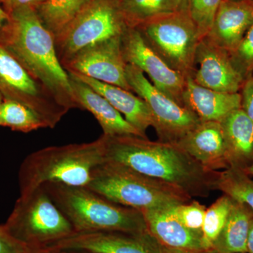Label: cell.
<instances>
[{
    "label": "cell",
    "instance_id": "25",
    "mask_svg": "<svg viewBox=\"0 0 253 253\" xmlns=\"http://www.w3.org/2000/svg\"><path fill=\"white\" fill-rule=\"evenodd\" d=\"M0 126L24 133L47 128L33 110L21 103L7 99L3 100L0 108Z\"/></svg>",
    "mask_w": 253,
    "mask_h": 253
},
{
    "label": "cell",
    "instance_id": "27",
    "mask_svg": "<svg viewBox=\"0 0 253 253\" xmlns=\"http://www.w3.org/2000/svg\"><path fill=\"white\" fill-rule=\"evenodd\" d=\"M232 203L233 199L224 194L206 209L202 229L205 251H212L213 244L225 224Z\"/></svg>",
    "mask_w": 253,
    "mask_h": 253
},
{
    "label": "cell",
    "instance_id": "3",
    "mask_svg": "<svg viewBox=\"0 0 253 253\" xmlns=\"http://www.w3.org/2000/svg\"><path fill=\"white\" fill-rule=\"evenodd\" d=\"M105 161L104 134L91 142L39 150L26 158L20 168V195L47 183L87 186L95 168Z\"/></svg>",
    "mask_w": 253,
    "mask_h": 253
},
{
    "label": "cell",
    "instance_id": "42",
    "mask_svg": "<svg viewBox=\"0 0 253 253\" xmlns=\"http://www.w3.org/2000/svg\"></svg>",
    "mask_w": 253,
    "mask_h": 253
},
{
    "label": "cell",
    "instance_id": "14",
    "mask_svg": "<svg viewBox=\"0 0 253 253\" xmlns=\"http://www.w3.org/2000/svg\"><path fill=\"white\" fill-rule=\"evenodd\" d=\"M199 85L227 93H240L245 80L231 61L230 54L206 38L200 41L191 76Z\"/></svg>",
    "mask_w": 253,
    "mask_h": 253
},
{
    "label": "cell",
    "instance_id": "36",
    "mask_svg": "<svg viewBox=\"0 0 253 253\" xmlns=\"http://www.w3.org/2000/svg\"><path fill=\"white\" fill-rule=\"evenodd\" d=\"M8 19H9V14L0 6V30L4 26Z\"/></svg>",
    "mask_w": 253,
    "mask_h": 253
},
{
    "label": "cell",
    "instance_id": "32",
    "mask_svg": "<svg viewBox=\"0 0 253 253\" xmlns=\"http://www.w3.org/2000/svg\"><path fill=\"white\" fill-rule=\"evenodd\" d=\"M240 94L241 109L253 123V76L245 81Z\"/></svg>",
    "mask_w": 253,
    "mask_h": 253
},
{
    "label": "cell",
    "instance_id": "26",
    "mask_svg": "<svg viewBox=\"0 0 253 253\" xmlns=\"http://www.w3.org/2000/svg\"><path fill=\"white\" fill-rule=\"evenodd\" d=\"M216 190L253 210V179L244 171L234 168L221 171Z\"/></svg>",
    "mask_w": 253,
    "mask_h": 253
},
{
    "label": "cell",
    "instance_id": "11",
    "mask_svg": "<svg viewBox=\"0 0 253 253\" xmlns=\"http://www.w3.org/2000/svg\"><path fill=\"white\" fill-rule=\"evenodd\" d=\"M52 251L90 253H162L161 246L148 231H104L74 232L56 242L42 246Z\"/></svg>",
    "mask_w": 253,
    "mask_h": 253
},
{
    "label": "cell",
    "instance_id": "13",
    "mask_svg": "<svg viewBox=\"0 0 253 253\" xmlns=\"http://www.w3.org/2000/svg\"><path fill=\"white\" fill-rule=\"evenodd\" d=\"M121 44L126 63L139 68L147 75L156 88L183 106L186 78L169 67L150 47L136 28L126 27Z\"/></svg>",
    "mask_w": 253,
    "mask_h": 253
},
{
    "label": "cell",
    "instance_id": "7",
    "mask_svg": "<svg viewBox=\"0 0 253 253\" xmlns=\"http://www.w3.org/2000/svg\"><path fill=\"white\" fill-rule=\"evenodd\" d=\"M136 29L169 67L186 78L191 76L196 49L202 38L188 12L162 15Z\"/></svg>",
    "mask_w": 253,
    "mask_h": 253
},
{
    "label": "cell",
    "instance_id": "9",
    "mask_svg": "<svg viewBox=\"0 0 253 253\" xmlns=\"http://www.w3.org/2000/svg\"><path fill=\"white\" fill-rule=\"evenodd\" d=\"M126 78L131 91L147 105L159 141L176 144L201 122L189 109L156 88L139 68L126 65Z\"/></svg>",
    "mask_w": 253,
    "mask_h": 253
},
{
    "label": "cell",
    "instance_id": "18",
    "mask_svg": "<svg viewBox=\"0 0 253 253\" xmlns=\"http://www.w3.org/2000/svg\"><path fill=\"white\" fill-rule=\"evenodd\" d=\"M182 101L183 106L196 115L201 122H221L229 113L241 108L240 93L208 89L196 84L191 76L186 78Z\"/></svg>",
    "mask_w": 253,
    "mask_h": 253
},
{
    "label": "cell",
    "instance_id": "41",
    "mask_svg": "<svg viewBox=\"0 0 253 253\" xmlns=\"http://www.w3.org/2000/svg\"><path fill=\"white\" fill-rule=\"evenodd\" d=\"M3 100H4V96L1 94V93L0 92V108H1V104H2Z\"/></svg>",
    "mask_w": 253,
    "mask_h": 253
},
{
    "label": "cell",
    "instance_id": "6",
    "mask_svg": "<svg viewBox=\"0 0 253 253\" xmlns=\"http://www.w3.org/2000/svg\"><path fill=\"white\" fill-rule=\"evenodd\" d=\"M4 226L11 236L29 248L52 244L75 232L42 186L20 195Z\"/></svg>",
    "mask_w": 253,
    "mask_h": 253
},
{
    "label": "cell",
    "instance_id": "19",
    "mask_svg": "<svg viewBox=\"0 0 253 253\" xmlns=\"http://www.w3.org/2000/svg\"><path fill=\"white\" fill-rule=\"evenodd\" d=\"M229 168L245 171L253 164V123L240 108L221 121Z\"/></svg>",
    "mask_w": 253,
    "mask_h": 253
},
{
    "label": "cell",
    "instance_id": "4",
    "mask_svg": "<svg viewBox=\"0 0 253 253\" xmlns=\"http://www.w3.org/2000/svg\"><path fill=\"white\" fill-rule=\"evenodd\" d=\"M75 232H146L140 211L115 204L86 186L47 183L42 185Z\"/></svg>",
    "mask_w": 253,
    "mask_h": 253
},
{
    "label": "cell",
    "instance_id": "39",
    "mask_svg": "<svg viewBox=\"0 0 253 253\" xmlns=\"http://www.w3.org/2000/svg\"><path fill=\"white\" fill-rule=\"evenodd\" d=\"M54 252L56 253H90L88 252H84V251H54Z\"/></svg>",
    "mask_w": 253,
    "mask_h": 253
},
{
    "label": "cell",
    "instance_id": "31",
    "mask_svg": "<svg viewBox=\"0 0 253 253\" xmlns=\"http://www.w3.org/2000/svg\"><path fill=\"white\" fill-rule=\"evenodd\" d=\"M31 248L20 242L0 225V253H30Z\"/></svg>",
    "mask_w": 253,
    "mask_h": 253
},
{
    "label": "cell",
    "instance_id": "40",
    "mask_svg": "<svg viewBox=\"0 0 253 253\" xmlns=\"http://www.w3.org/2000/svg\"><path fill=\"white\" fill-rule=\"evenodd\" d=\"M244 172L247 173V174H249V176H253V164L252 165V166H250L249 168H247V169H246V170L244 171Z\"/></svg>",
    "mask_w": 253,
    "mask_h": 253
},
{
    "label": "cell",
    "instance_id": "37",
    "mask_svg": "<svg viewBox=\"0 0 253 253\" xmlns=\"http://www.w3.org/2000/svg\"><path fill=\"white\" fill-rule=\"evenodd\" d=\"M30 253H56L44 247L31 248Z\"/></svg>",
    "mask_w": 253,
    "mask_h": 253
},
{
    "label": "cell",
    "instance_id": "5",
    "mask_svg": "<svg viewBox=\"0 0 253 253\" xmlns=\"http://www.w3.org/2000/svg\"><path fill=\"white\" fill-rule=\"evenodd\" d=\"M86 187L115 204L140 211L166 210L192 199L175 188L109 161L95 168Z\"/></svg>",
    "mask_w": 253,
    "mask_h": 253
},
{
    "label": "cell",
    "instance_id": "8",
    "mask_svg": "<svg viewBox=\"0 0 253 253\" xmlns=\"http://www.w3.org/2000/svg\"><path fill=\"white\" fill-rule=\"evenodd\" d=\"M126 28L113 0H93L57 36L56 54L63 67L81 50L122 36Z\"/></svg>",
    "mask_w": 253,
    "mask_h": 253
},
{
    "label": "cell",
    "instance_id": "35",
    "mask_svg": "<svg viewBox=\"0 0 253 253\" xmlns=\"http://www.w3.org/2000/svg\"><path fill=\"white\" fill-rule=\"evenodd\" d=\"M247 253H253V217L252 220H251L249 238H248Z\"/></svg>",
    "mask_w": 253,
    "mask_h": 253
},
{
    "label": "cell",
    "instance_id": "20",
    "mask_svg": "<svg viewBox=\"0 0 253 253\" xmlns=\"http://www.w3.org/2000/svg\"><path fill=\"white\" fill-rule=\"evenodd\" d=\"M141 212L148 232L161 246L184 251H205L202 237L181 224L167 210H144Z\"/></svg>",
    "mask_w": 253,
    "mask_h": 253
},
{
    "label": "cell",
    "instance_id": "28",
    "mask_svg": "<svg viewBox=\"0 0 253 253\" xmlns=\"http://www.w3.org/2000/svg\"><path fill=\"white\" fill-rule=\"evenodd\" d=\"M221 1L222 0H189L188 14L197 27L202 39L211 31Z\"/></svg>",
    "mask_w": 253,
    "mask_h": 253
},
{
    "label": "cell",
    "instance_id": "1",
    "mask_svg": "<svg viewBox=\"0 0 253 253\" xmlns=\"http://www.w3.org/2000/svg\"><path fill=\"white\" fill-rule=\"evenodd\" d=\"M104 136L106 161L165 183L191 199L208 198L216 191L219 171L206 169L175 144L134 135Z\"/></svg>",
    "mask_w": 253,
    "mask_h": 253
},
{
    "label": "cell",
    "instance_id": "22",
    "mask_svg": "<svg viewBox=\"0 0 253 253\" xmlns=\"http://www.w3.org/2000/svg\"><path fill=\"white\" fill-rule=\"evenodd\" d=\"M253 210L233 199L227 219L212 247L216 253H247V241Z\"/></svg>",
    "mask_w": 253,
    "mask_h": 253
},
{
    "label": "cell",
    "instance_id": "10",
    "mask_svg": "<svg viewBox=\"0 0 253 253\" xmlns=\"http://www.w3.org/2000/svg\"><path fill=\"white\" fill-rule=\"evenodd\" d=\"M0 92L4 99L26 105L54 128L68 112L47 89L0 44Z\"/></svg>",
    "mask_w": 253,
    "mask_h": 253
},
{
    "label": "cell",
    "instance_id": "43",
    "mask_svg": "<svg viewBox=\"0 0 253 253\" xmlns=\"http://www.w3.org/2000/svg\"><path fill=\"white\" fill-rule=\"evenodd\" d=\"M113 1H115V0H113Z\"/></svg>",
    "mask_w": 253,
    "mask_h": 253
},
{
    "label": "cell",
    "instance_id": "16",
    "mask_svg": "<svg viewBox=\"0 0 253 253\" xmlns=\"http://www.w3.org/2000/svg\"><path fill=\"white\" fill-rule=\"evenodd\" d=\"M175 144L208 170L229 168L220 122H200Z\"/></svg>",
    "mask_w": 253,
    "mask_h": 253
},
{
    "label": "cell",
    "instance_id": "38",
    "mask_svg": "<svg viewBox=\"0 0 253 253\" xmlns=\"http://www.w3.org/2000/svg\"><path fill=\"white\" fill-rule=\"evenodd\" d=\"M178 1H179V11H186L187 12L189 0H178Z\"/></svg>",
    "mask_w": 253,
    "mask_h": 253
},
{
    "label": "cell",
    "instance_id": "44",
    "mask_svg": "<svg viewBox=\"0 0 253 253\" xmlns=\"http://www.w3.org/2000/svg\"></svg>",
    "mask_w": 253,
    "mask_h": 253
},
{
    "label": "cell",
    "instance_id": "23",
    "mask_svg": "<svg viewBox=\"0 0 253 253\" xmlns=\"http://www.w3.org/2000/svg\"><path fill=\"white\" fill-rule=\"evenodd\" d=\"M127 28H136L153 18L179 11L178 0H115Z\"/></svg>",
    "mask_w": 253,
    "mask_h": 253
},
{
    "label": "cell",
    "instance_id": "33",
    "mask_svg": "<svg viewBox=\"0 0 253 253\" xmlns=\"http://www.w3.org/2000/svg\"><path fill=\"white\" fill-rule=\"evenodd\" d=\"M46 0H0V6L8 14L15 9L25 6L36 8Z\"/></svg>",
    "mask_w": 253,
    "mask_h": 253
},
{
    "label": "cell",
    "instance_id": "24",
    "mask_svg": "<svg viewBox=\"0 0 253 253\" xmlns=\"http://www.w3.org/2000/svg\"><path fill=\"white\" fill-rule=\"evenodd\" d=\"M93 0H46L35 9L40 19L56 37Z\"/></svg>",
    "mask_w": 253,
    "mask_h": 253
},
{
    "label": "cell",
    "instance_id": "15",
    "mask_svg": "<svg viewBox=\"0 0 253 253\" xmlns=\"http://www.w3.org/2000/svg\"><path fill=\"white\" fill-rule=\"evenodd\" d=\"M253 23V0H222L206 39L231 53Z\"/></svg>",
    "mask_w": 253,
    "mask_h": 253
},
{
    "label": "cell",
    "instance_id": "30",
    "mask_svg": "<svg viewBox=\"0 0 253 253\" xmlns=\"http://www.w3.org/2000/svg\"><path fill=\"white\" fill-rule=\"evenodd\" d=\"M231 61L245 81L253 76V23L244 39L234 51Z\"/></svg>",
    "mask_w": 253,
    "mask_h": 253
},
{
    "label": "cell",
    "instance_id": "12",
    "mask_svg": "<svg viewBox=\"0 0 253 253\" xmlns=\"http://www.w3.org/2000/svg\"><path fill=\"white\" fill-rule=\"evenodd\" d=\"M122 36L84 48L63 68L68 73L81 75L131 91L126 78L127 63L123 54Z\"/></svg>",
    "mask_w": 253,
    "mask_h": 253
},
{
    "label": "cell",
    "instance_id": "2",
    "mask_svg": "<svg viewBox=\"0 0 253 253\" xmlns=\"http://www.w3.org/2000/svg\"><path fill=\"white\" fill-rule=\"evenodd\" d=\"M0 44L70 111L78 109L69 74L56 54L54 37L42 23L34 7L25 6L9 14L0 30Z\"/></svg>",
    "mask_w": 253,
    "mask_h": 253
},
{
    "label": "cell",
    "instance_id": "34",
    "mask_svg": "<svg viewBox=\"0 0 253 253\" xmlns=\"http://www.w3.org/2000/svg\"><path fill=\"white\" fill-rule=\"evenodd\" d=\"M162 253H216L212 251H184V250H176L168 249V248H163Z\"/></svg>",
    "mask_w": 253,
    "mask_h": 253
},
{
    "label": "cell",
    "instance_id": "29",
    "mask_svg": "<svg viewBox=\"0 0 253 253\" xmlns=\"http://www.w3.org/2000/svg\"><path fill=\"white\" fill-rule=\"evenodd\" d=\"M207 208L199 201H192L168 208L169 214L196 234L203 236V224Z\"/></svg>",
    "mask_w": 253,
    "mask_h": 253
},
{
    "label": "cell",
    "instance_id": "17",
    "mask_svg": "<svg viewBox=\"0 0 253 253\" xmlns=\"http://www.w3.org/2000/svg\"><path fill=\"white\" fill-rule=\"evenodd\" d=\"M68 74L78 109L86 110L94 116L102 128L103 134L109 136L134 135L144 138L104 96L73 73Z\"/></svg>",
    "mask_w": 253,
    "mask_h": 253
},
{
    "label": "cell",
    "instance_id": "21",
    "mask_svg": "<svg viewBox=\"0 0 253 253\" xmlns=\"http://www.w3.org/2000/svg\"><path fill=\"white\" fill-rule=\"evenodd\" d=\"M73 74L104 96L118 112L124 115L125 119L136 128L141 135L147 138L146 131L150 126H154V120L144 100L132 94V91L120 86L81 75Z\"/></svg>",
    "mask_w": 253,
    "mask_h": 253
}]
</instances>
